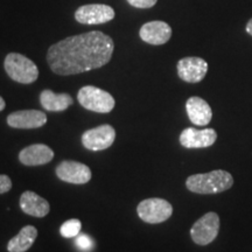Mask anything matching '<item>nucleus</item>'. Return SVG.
<instances>
[{
	"instance_id": "obj_1",
	"label": "nucleus",
	"mask_w": 252,
	"mask_h": 252,
	"mask_svg": "<svg viewBox=\"0 0 252 252\" xmlns=\"http://www.w3.org/2000/svg\"><path fill=\"white\" fill-rule=\"evenodd\" d=\"M115 42L99 31L68 36L49 47L47 62L53 72L61 76L77 75L108 64Z\"/></svg>"
},
{
	"instance_id": "obj_2",
	"label": "nucleus",
	"mask_w": 252,
	"mask_h": 252,
	"mask_svg": "<svg viewBox=\"0 0 252 252\" xmlns=\"http://www.w3.org/2000/svg\"><path fill=\"white\" fill-rule=\"evenodd\" d=\"M232 185H234L232 175L223 169L191 175L186 180V187L196 194L223 193L231 188Z\"/></svg>"
},
{
	"instance_id": "obj_3",
	"label": "nucleus",
	"mask_w": 252,
	"mask_h": 252,
	"mask_svg": "<svg viewBox=\"0 0 252 252\" xmlns=\"http://www.w3.org/2000/svg\"><path fill=\"white\" fill-rule=\"evenodd\" d=\"M9 78L21 84L34 83L39 77V69L32 60L19 53H9L4 61Z\"/></svg>"
},
{
	"instance_id": "obj_4",
	"label": "nucleus",
	"mask_w": 252,
	"mask_h": 252,
	"mask_svg": "<svg viewBox=\"0 0 252 252\" xmlns=\"http://www.w3.org/2000/svg\"><path fill=\"white\" fill-rule=\"evenodd\" d=\"M78 103L84 109L97 113L111 112L116 105V100L108 91L94 86L81 88L77 94Z\"/></svg>"
},
{
	"instance_id": "obj_5",
	"label": "nucleus",
	"mask_w": 252,
	"mask_h": 252,
	"mask_svg": "<svg viewBox=\"0 0 252 252\" xmlns=\"http://www.w3.org/2000/svg\"><path fill=\"white\" fill-rule=\"evenodd\" d=\"M137 213L144 222L158 224L165 222L172 216L173 207L168 201L163 198H146L138 204Z\"/></svg>"
},
{
	"instance_id": "obj_6",
	"label": "nucleus",
	"mask_w": 252,
	"mask_h": 252,
	"mask_svg": "<svg viewBox=\"0 0 252 252\" xmlns=\"http://www.w3.org/2000/svg\"><path fill=\"white\" fill-rule=\"evenodd\" d=\"M220 231V217L216 213H208L194 223L190 229V236L197 245L210 244L217 237Z\"/></svg>"
},
{
	"instance_id": "obj_7",
	"label": "nucleus",
	"mask_w": 252,
	"mask_h": 252,
	"mask_svg": "<svg viewBox=\"0 0 252 252\" xmlns=\"http://www.w3.org/2000/svg\"><path fill=\"white\" fill-rule=\"evenodd\" d=\"M116 139V130L111 125L104 124L90 128L82 134V144L87 150L98 152L112 146Z\"/></svg>"
},
{
	"instance_id": "obj_8",
	"label": "nucleus",
	"mask_w": 252,
	"mask_h": 252,
	"mask_svg": "<svg viewBox=\"0 0 252 252\" xmlns=\"http://www.w3.org/2000/svg\"><path fill=\"white\" fill-rule=\"evenodd\" d=\"M115 18V9L103 4H90L81 6L75 12L77 23L83 25H100L111 21Z\"/></svg>"
},
{
	"instance_id": "obj_9",
	"label": "nucleus",
	"mask_w": 252,
	"mask_h": 252,
	"mask_svg": "<svg viewBox=\"0 0 252 252\" xmlns=\"http://www.w3.org/2000/svg\"><path fill=\"white\" fill-rule=\"evenodd\" d=\"M56 176L60 180L74 185H84L91 180L90 168L84 163L64 160L56 166Z\"/></svg>"
},
{
	"instance_id": "obj_10",
	"label": "nucleus",
	"mask_w": 252,
	"mask_h": 252,
	"mask_svg": "<svg viewBox=\"0 0 252 252\" xmlns=\"http://www.w3.org/2000/svg\"><path fill=\"white\" fill-rule=\"evenodd\" d=\"M178 75L187 83H198L206 77L208 63L201 58H185L176 64Z\"/></svg>"
},
{
	"instance_id": "obj_11",
	"label": "nucleus",
	"mask_w": 252,
	"mask_h": 252,
	"mask_svg": "<svg viewBox=\"0 0 252 252\" xmlns=\"http://www.w3.org/2000/svg\"><path fill=\"white\" fill-rule=\"evenodd\" d=\"M217 139V133L214 128L196 130L187 127L181 132L180 144L186 149H204L214 145Z\"/></svg>"
},
{
	"instance_id": "obj_12",
	"label": "nucleus",
	"mask_w": 252,
	"mask_h": 252,
	"mask_svg": "<svg viewBox=\"0 0 252 252\" xmlns=\"http://www.w3.org/2000/svg\"><path fill=\"white\" fill-rule=\"evenodd\" d=\"M47 123V116L39 110H21L9 113L7 117L8 126L13 128H37Z\"/></svg>"
},
{
	"instance_id": "obj_13",
	"label": "nucleus",
	"mask_w": 252,
	"mask_h": 252,
	"mask_svg": "<svg viewBox=\"0 0 252 252\" xmlns=\"http://www.w3.org/2000/svg\"><path fill=\"white\" fill-rule=\"evenodd\" d=\"M140 39L153 46L165 45L172 36V28L165 21H150L139 31Z\"/></svg>"
},
{
	"instance_id": "obj_14",
	"label": "nucleus",
	"mask_w": 252,
	"mask_h": 252,
	"mask_svg": "<svg viewBox=\"0 0 252 252\" xmlns=\"http://www.w3.org/2000/svg\"><path fill=\"white\" fill-rule=\"evenodd\" d=\"M54 151L45 144H34L19 153V160L25 166H41L54 159Z\"/></svg>"
},
{
	"instance_id": "obj_15",
	"label": "nucleus",
	"mask_w": 252,
	"mask_h": 252,
	"mask_svg": "<svg viewBox=\"0 0 252 252\" xmlns=\"http://www.w3.org/2000/svg\"><path fill=\"white\" fill-rule=\"evenodd\" d=\"M187 115L193 124L197 126H206L212 122L213 111L210 105L200 97H190L186 103Z\"/></svg>"
},
{
	"instance_id": "obj_16",
	"label": "nucleus",
	"mask_w": 252,
	"mask_h": 252,
	"mask_svg": "<svg viewBox=\"0 0 252 252\" xmlns=\"http://www.w3.org/2000/svg\"><path fill=\"white\" fill-rule=\"evenodd\" d=\"M20 208L25 214L37 219L48 215L50 210L48 201L31 190L25 191L20 196Z\"/></svg>"
},
{
	"instance_id": "obj_17",
	"label": "nucleus",
	"mask_w": 252,
	"mask_h": 252,
	"mask_svg": "<svg viewBox=\"0 0 252 252\" xmlns=\"http://www.w3.org/2000/svg\"><path fill=\"white\" fill-rule=\"evenodd\" d=\"M41 106L47 111L61 112L72 105L74 100L69 94H55L52 90H43L40 94Z\"/></svg>"
},
{
	"instance_id": "obj_18",
	"label": "nucleus",
	"mask_w": 252,
	"mask_h": 252,
	"mask_svg": "<svg viewBox=\"0 0 252 252\" xmlns=\"http://www.w3.org/2000/svg\"><path fill=\"white\" fill-rule=\"evenodd\" d=\"M37 237V230L33 225H26L7 244L8 252H26L32 248Z\"/></svg>"
},
{
	"instance_id": "obj_19",
	"label": "nucleus",
	"mask_w": 252,
	"mask_h": 252,
	"mask_svg": "<svg viewBox=\"0 0 252 252\" xmlns=\"http://www.w3.org/2000/svg\"><path fill=\"white\" fill-rule=\"evenodd\" d=\"M82 229V223L80 220L72 219L65 220L60 228V232L64 238H74L80 235Z\"/></svg>"
},
{
	"instance_id": "obj_20",
	"label": "nucleus",
	"mask_w": 252,
	"mask_h": 252,
	"mask_svg": "<svg viewBox=\"0 0 252 252\" xmlns=\"http://www.w3.org/2000/svg\"><path fill=\"white\" fill-rule=\"evenodd\" d=\"M75 243H76L77 248L82 251H89L93 249V245H94L93 239H91L88 235H78L76 237V241H75Z\"/></svg>"
},
{
	"instance_id": "obj_21",
	"label": "nucleus",
	"mask_w": 252,
	"mask_h": 252,
	"mask_svg": "<svg viewBox=\"0 0 252 252\" xmlns=\"http://www.w3.org/2000/svg\"><path fill=\"white\" fill-rule=\"evenodd\" d=\"M158 0H127V2L135 8H151L157 4Z\"/></svg>"
},
{
	"instance_id": "obj_22",
	"label": "nucleus",
	"mask_w": 252,
	"mask_h": 252,
	"mask_svg": "<svg viewBox=\"0 0 252 252\" xmlns=\"http://www.w3.org/2000/svg\"><path fill=\"white\" fill-rule=\"evenodd\" d=\"M12 189V180L8 175H0V194L7 193Z\"/></svg>"
},
{
	"instance_id": "obj_23",
	"label": "nucleus",
	"mask_w": 252,
	"mask_h": 252,
	"mask_svg": "<svg viewBox=\"0 0 252 252\" xmlns=\"http://www.w3.org/2000/svg\"><path fill=\"white\" fill-rule=\"evenodd\" d=\"M247 32L252 36V19H250V21L247 25Z\"/></svg>"
},
{
	"instance_id": "obj_24",
	"label": "nucleus",
	"mask_w": 252,
	"mask_h": 252,
	"mask_svg": "<svg viewBox=\"0 0 252 252\" xmlns=\"http://www.w3.org/2000/svg\"><path fill=\"white\" fill-rule=\"evenodd\" d=\"M5 106H6V103H5V100H4V98H2L1 96H0V112H1L2 110L5 109Z\"/></svg>"
}]
</instances>
